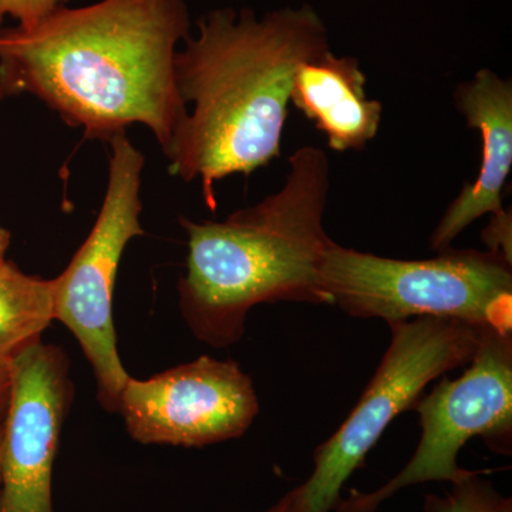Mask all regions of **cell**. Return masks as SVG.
Here are the masks:
<instances>
[{
  "label": "cell",
  "mask_w": 512,
  "mask_h": 512,
  "mask_svg": "<svg viewBox=\"0 0 512 512\" xmlns=\"http://www.w3.org/2000/svg\"><path fill=\"white\" fill-rule=\"evenodd\" d=\"M190 35L185 0L63 6L32 28H0V90L36 97L86 140L140 124L165 153L187 114L175 56Z\"/></svg>",
  "instance_id": "6da1fadb"
},
{
  "label": "cell",
  "mask_w": 512,
  "mask_h": 512,
  "mask_svg": "<svg viewBox=\"0 0 512 512\" xmlns=\"http://www.w3.org/2000/svg\"><path fill=\"white\" fill-rule=\"evenodd\" d=\"M175 56V83L187 107L165 151L168 171L200 181L217 208L215 184L249 175L282 154L292 83L306 60L329 49L328 32L311 8L215 9L197 22Z\"/></svg>",
  "instance_id": "7a4b0ae2"
},
{
  "label": "cell",
  "mask_w": 512,
  "mask_h": 512,
  "mask_svg": "<svg viewBox=\"0 0 512 512\" xmlns=\"http://www.w3.org/2000/svg\"><path fill=\"white\" fill-rule=\"evenodd\" d=\"M281 190L227 220L181 217L187 234L178 301L192 335L211 348L244 336L249 311L262 303L330 305L320 285L330 163L322 148H298Z\"/></svg>",
  "instance_id": "3957f363"
},
{
  "label": "cell",
  "mask_w": 512,
  "mask_h": 512,
  "mask_svg": "<svg viewBox=\"0 0 512 512\" xmlns=\"http://www.w3.org/2000/svg\"><path fill=\"white\" fill-rule=\"evenodd\" d=\"M512 264L477 249H446L421 261L384 258L333 242L320 285L330 305L387 325L417 318L463 320L512 332Z\"/></svg>",
  "instance_id": "277c9868"
},
{
  "label": "cell",
  "mask_w": 512,
  "mask_h": 512,
  "mask_svg": "<svg viewBox=\"0 0 512 512\" xmlns=\"http://www.w3.org/2000/svg\"><path fill=\"white\" fill-rule=\"evenodd\" d=\"M392 340L355 409L313 453V471L301 487L305 512H332L342 487L389 424L413 409L433 380L476 355L485 328L443 318H417L389 325Z\"/></svg>",
  "instance_id": "5b68a950"
},
{
  "label": "cell",
  "mask_w": 512,
  "mask_h": 512,
  "mask_svg": "<svg viewBox=\"0 0 512 512\" xmlns=\"http://www.w3.org/2000/svg\"><path fill=\"white\" fill-rule=\"evenodd\" d=\"M109 146V177L96 222L52 281L55 320L69 329L90 363L103 409L117 412L128 373L117 348L113 296L127 245L144 235L141 184L146 158L127 133L111 138Z\"/></svg>",
  "instance_id": "8992f818"
},
{
  "label": "cell",
  "mask_w": 512,
  "mask_h": 512,
  "mask_svg": "<svg viewBox=\"0 0 512 512\" xmlns=\"http://www.w3.org/2000/svg\"><path fill=\"white\" fill-rule=\"evenodd\" d=\"M413 409L421 439L403 470L373 493H353L335 512H376L410 485L461 480L471 470L457 457L468 440L480 437L494 453H512V332L485 328L476 355L458 379H443Z\"/></svg>",
  "instance_id": "52a82bcc"
},
{
  "label": "cell",
  "mask_w": 512,
  "mask_h": 512,
  "mask_svg": "<svg viewBox=\"0 0 512 512\" xmlns=\"http://www.w3.org/2000/svg\"><path fill=\"white\" fill-rule=\"evenodd\" d=\"M117 413L144 446L207 447L244 436L259 400L237 362L201 356L148 379L128 376Z\"/></svg>",
  "instance_id": "ba28073f"
},
{
  "label": "cell",
  "mask_w": 512,
  "mask_h": 512,
  "mask_svg": "<svg viewBox=\"0 0 512 512\" xmlns=\"http://www.w3.org/2000/svg\"><path fill=\"white\" fill-rule=\"evenodd\" d=\"M73 394L69 359L59 346L39 340L10 360L0 512H55L53 467Z\"/></svg>",
  "instance_id": "9c48e42d"
},
{
  "label": "cell",
  "mask_w": 512,
  "mask_h": 512,
  "mask_svg": "<svg viewBox=\"0 0 512 512\" xmlns=\"http://www.w3.org/2000/svg\"><path fill=\"white\" fill-rule=\"evenodd\" d=\"M454 100L467 126L480 131L481 165L476 181L463 185L431 234V248L439 252L478 218L505 210L503 191L512 167L511 80L478 70L474 79L458 86Z\"/></svg>",
  "instance_id": "30bf717a"
},
{
  "label": "cell",
  "mask_w": 512,
  "mask_h": 512,
  "mask_svg": "<svg viewBox=\"0 0 512 512\" xmlns=\"http://www.w3.org/2000/svg\"><path fill=\"white\" fill-rule=\"evenodd\" d=\"M359 60L330 49L303 62L293 77L291 103L328 137L332 150H363L379 133L383 106L367 97Z\"/></svg>",
  "instance_id": "8fae6325"
},
{
  "label": "cell",
  "mask_w": 512,
  "mask_h": 512,
  "mask_svg": "<svg viewBox=\"0 0 512 512\" xmlns=\"http://www.w3.org/2000/svg\"><path fill=\"white\" fill-rule=\"evenodd\" d=\"M53 320L52 279L26 274L8 259L0 268V363L42 340Z\"/></svg>",
  "instance_id": "7c38bea8"
},
{
  "label": "cell",
  "mask_w": 512,
  "mask_h": 512,
  "mask_svg": "<svg viewBox=\"0 0 512 512\" xmlns=\"http://www.w3.org/2000/svg\"><path fill=\"white\" fill-rule=\"evenodd\" d=\"M481 471H471L467 477L451 483L444 497L427 494L424 512H512V500L495 490Z\"/></svg>",
  "instance_id": "4fadbf2b"
},
{
  "label": "cell",
  "mask_w": 512,
  "mask_h": 512,
  "mask_svg": "<svg viewBox=\"0 0 512 512\" xmlns=\"http://www.w3.org/2000/svg\"><path fill=\"white\" fill-rule=\"evenodd\" d=\"M70 2L73 0H0V28L8 18L15 20L19 28H32Z\"/></svg>",
  "instance_id": "5bb4252c"
},
{
  "label": "cell",
  "mask_w": 512,
  "mask_h": 512,
  "mask_svg": "<svg viewBox=\"0 0 512 512\" xmlns=\"http://www.w3.org/2000/svg\"><path fill=\"white\" fill-rule=\"evenodd\" d=\"M512 217L510 210L491 215L490 224L483 231L487 251L500 254L512 264Z\"/></svg>",
  "instance_id": "9a60e30c"
},
{
  "label": "cell",
  "mask_w": 512,
  "mask_h": 512,
  "mask_svg": "<svg viewBox=\"0 0 512 512\" xmlns=\"http://www.w3.org/2000/svg\"><path fill=\"white\" fill-rule=\"evenodd\" d=\"M262 512H305V505H303L301 487L293 488V490L286 493L281 500L276 501L272 507Z\"/></svg>",
  "instance_id": "2e32d148"
},
{
  "label": "cell",
  "mask_w": 512,
  "mask_h": 512,
  "mask_svg": "<svg viewBox=\"0 0 512 512\" xmlns=\"http://www.w3.org/2000/svg\"><path fill=\"white\" fill-rule=\"evenodd\" d=\"M10 390V362L0 363V420L5 417Z\"/></svg>",
  "instance_id": "e0dca14e"
},
{
  "label": "cell",
  "mask_w": 512,
  "mask_h": 512,
  "mask_svg": "<svg viewBox=\"0 0 512 512\" xmlns=\"http://www.w3.org/2000/svg\"><path fill=\"white\" fill-rule=\"evenodd\" d=\"M10 242H12V235H10L9 229L0 222V268L8 261L6 255H8Z\"/></svg>",
  "instance_id": "ac0fdd59"
},
{
  "label": "cell",
  "mask_w": 512,
  "mask_h": 512,
  "mask_svg": "<svg viewBox=\"0 0 512 512\" xmlns=\"http://www.w3.org/2000/svg\"><path fill=\"white\" fill-rule=\"evenodd\" d=\"M3 419L0 420V456H2Z\"/></svg>",
  "instance_id": "d6986e66"
},
{
  "label": "cell",
  "mask_w": 512,
  "mask_h": 512,
  "mask_svg": "<svg viewBox=\"0 0 512 512\" xmlns=\"http://www.w3.org/2000/svg\"><path fill=\"white\" fill-rule=\"evenodd\" d=\"M6 100L5 94H3L2 90H0V109H2L3 101Z\"/></svg>",
  "instance_id": "ffe728a7"
}]
</instances>
